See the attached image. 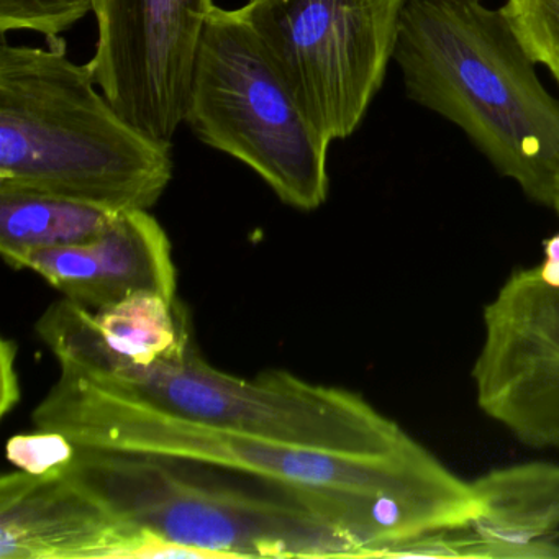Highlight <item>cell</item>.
<instances>
[{
  "label": "cell",
  "mask_w": 559,
  "mask_h": 559,
  "mask_svg": "<svg viewBox=\"0 0 559 559\" xmlns=\"http://www.w3.org/2000/svg\"><path fill=\"white\" fill-rule=\"evenodd\" d=\"M214 0H96L87 68L114 107L152 139L185 123L199 47Z\"/></svg>",
  "instance_id": "cell-8"
},
{
  "label": "cell",
  "mask_w": 559,
  "mask_h": 559,
  "mask_svg": "<svg viewBox=\"0 0 559 559\" xmlns=\"http://www.w3.org/2000/svg\"><path fill=\"white\" fill-rule=\"evenodd\" d=\"M0 415L8 417L21 402V382L17 374V345L9 338H2L0 345Z\"/></svg>",
  "instance_id": "cell-18"
},
{
  "label": "cell",
  "mask_w": 559,
  "mask_h": 559,
  "mask_svg": "<svg viewBox=\"0 0 559 559\" xmlns=\"http://www.w3.org/2000/svg\"><path fill=\"white\" fill-rule=\"evenodd\" d=\"M555 211L558 212V215H559V199H558V202H556Z\"/></svg>",
  "instance_id": "cell-20"
},
{
  "label": "cell",
  "mask_w": 559,
  "mask_h": 559,
  "mask_svg": "<svg viewBox=\"0 0 559 559\" xmlns=\"http://www.w3.org/2000/svg\"><path fill=\"white\" fill-rule=\"evenodd\" d=\"M73 372L186 420L270 443L345 456H391L414 438L356 392L313 384L287 371L237 378L192 345L179 361Z\"/></svg>",
  "instance_id": "cell-5"
},
{
  "label": "cell",
  "mask_w": 559,
  "mask_h": 559,
  "mask_svg": "<svg viewBox=\"0 0 559 559\" xmlns=\"http://www.w3.org/2000/svg\"><path fill=\"white\" fill-rule=\"evenodd\" d=\"M394 61L405 93L456 126L530 201L559 199V99L500 9L484 0H405Z\"/></svg>",
  "instance_id": "cell-1"
},
{
  "label": "cell",
  "mask_w": 559,
  "mask_h": 559,
  "mask_svg": "<svg viewBox=\"0 0 559 559\" xmlns=\"http://www.w3.org/2000/svg\"><path fill=\"white\" fill-rule=\"evenodd\" d=\"M76 447L57 431L38 430L37 433L17 435L8 443V457L17 469L31 474H45L70 464Z\"/></svg>",
  "instance_id": "cell-17"
},
{
  "label": "cell",
  "mask_w": 559,
  "mask_h": 559,
  "mask_svg": "<svg viewBox=\"0 0 559 559\" xmlns=\"http://www.w3.org/2000/svg\"><path fill=\"white\" fill-rule=\"evenodd\" d=\"M15 270L34 271L64 299L99 310L136 293L176 300L178 271L171 241L148 211L120 212L87 243L5 254Z\"/></svg>",
  "instance_id": "cell-11"
},
{
  "label": "cell",
  "mask_w": 559,
  "mask_h": 559,
  "mask_svg": "<svg viewBox=\"0 0 559 559\" xmlns=\"http://www.w3.org/2000/svg\"><path fill=\"white\" fill-rule=\"evenodd\" d=\"M471 369L480 411L520 443L559 450V287L538 267L510 274L484 307Z\"/></svg>",
  "instance_id": "cell-9"
},
{
  "label": "cell",
  "mask_w": 559,
  "mask_h": 559,
  "mask_svg": "<svg viewBox=\"0 0 559 559\" xmlns=\"http://www.w3.org/2000/svg\"><path fill=\"white\" fill-rule=\"evenodd\" d=\"M117 214L57 195L0 191V253L87 243Z\"/></svg>",
  "instance_id": "cell-14"
},
{
  "label": "cell",
  "mask_w": 559,
  "mask_h": 559,
  "mask_svg": "<svg viewBox=\"0 0 559 559\" xmlns=\"http://www.w3.org/2000/svg\"><path fill=\"white\" fill-rule=\"evenodd\" d=\"M185 122L202 143L253 169L284 204L304 212L325 204L332 142L238 11H212Z\"/></svg>",
  "instance_id": "cell-6"
},
{
  "label": "cell",
  "mask_w": 559,
  "mask_h": 559,
  "mask_svg": "<svg viewBox=\"0 0 559 559\" xmlns=\"http://www.w3.org/2000/svg\"><path fill=\"white\" fill-rule=\"evenodd\" d=\"M67 469L117 515L205 559L361 558L330 493L119 451L76 448Z\"/></svg>",
  "instance_id": "cell-4"
},
{
  "label": "cell",
  "mask_w": 559,
  "mask_h": 559,
  "mask_svg": "<svg viewBox=\"0 0 559 559\" xmlns=\"http://www.w3.org/2000/svg\"><path fill=\"white\" fill-rule=\"evenodd\" d=\"M37 332L61 371L146 368L179 361L194 345L181 304L155 293L132 294L99 310L63 299L45 312Z\"/></svg>",
  "instance_id": "cell-12"
},
{
  "label": "cell",
  "mask_w": 559,
  "mask_h": 559,
  "mask_svg": "<svg viewBox=\"0 0 559 559\" xmlns=\"http://www.w3.org/2000/svg\"><path fill=\"white\" fill-rule=\"evenodd\" d=\"M545 260L538 264V273L546 284L559 287V231L543 243Z\"/></svg>",
  "instance_id": "cell-19"
},
{
  "label": "cell",
  "mask_w": 559,
  "mask_h": 559,
  "mask_svg": "<svg viewBox=\"0 0 559 559\" xmlns=\"http://www.w3.org/2000/svg\"><path fill=\"white\" fill-rule=\"evenodd\" d=\"M96 0H0V32H35L60 37L87 14Z\"/></svg>",
  "instance_id": "cell-16"
},
{
  "label": "cell",
  "mask_w": 559,
  "mask_h": 559,
  "mask_svg": "<svg viewBox=\"0 0 559 559\" xmlns=\"http://www.w3.org/2000/svg\"><path fill=\"white\" fill-rule=\"evenodd\" d=\"M500 11L526 55L559 86V0H506Z\"/></svg>",
  "instance_id": "cell-15"
},
{
  "label": "cell",
  "mask_w": 559,
  "mask_h": 559,
  "mask_svg": "<svg viewBox=\"0 0 559 559\" xmlns=\"http://www.w3.org/2000/svg\"><path fill=\"white\" fill-rule=\"evenodd\" d=\"M405 0H248L237 9L330 140L365 120L394 61Z\"/></svg>",
  "instance_id": "cell-7"
},
{
  "label": "cell",
  "mask_w": 559,
  "mask_h": 559,
  "mask_svg": "<svg viewBox=\"0 0 559 559\" xmlns=\"http://www.w3.org/2000/svg\"><path fill=\"white\" fill-rule=\"evenodd\" d=\"M198 558L117 515L67 466L0 479V559Z\"/></svg>",
  "instance_id": "cell-10"
},
{
  "label": "cell",
  "mask_w": 559,
  "mask_h": 559,
  "mask_svg": "<svg viewBox=\"0 0 559 559\" xmlns=\"http://www.w3.org/2000/svg\"><path fill=\"white\" fill-rule=\"evenodd\" d=\"M483 515L471 528L497 546L500 559L559 558V464L492 469L473 480Z\"/></svg>",
  "instance_id": "cell-13"
},
{
  "label": "cell",
  "mask_w": 559,
  "mask_h": 559,
  "mask_svg": "<svg viewBox=\"0 0 559 559\" xmlns=\"http://www.w3.org/2000/svg\"><path fill=\"white\" fill-rule=\"evenodd\" d=\"M0 48V191L110 212L150 211L173 179V143L130 123L67 44Z\"/></svg>",
  "instance_id": "cell-2"
},
{
  "label": "cell",
  "mask_w": 559,
  "mask_h": 559,
  "mask_svg": "<svg viewBox=\"0 0 559 559\" xmlns=\"http://www.w3.org/2000/svg\"><path fill=\"white\" fill-rule=\"evenodd\" d=\"M37 430L64 435L81 450L189 461L313 493L378 499L411 497L464 516L479 512L473 483L417 440L391 456H345L270 443L176 417L91 379L60 371L34 411Z\"/></svg>",
  "instance_id": "cell-3"
}]
</instances>
